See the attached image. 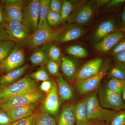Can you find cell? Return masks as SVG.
<instances>
[{"instance_id": "cell-49", "label": "cell", "mask_w": 125, "mask_h": 125, "mask_svg": "<svg viewBox=\"0 0 125 125\" xmlns=\"http://www.w3.org/2000/svg\"><path fill=\"white\" fill-rule=\"evenodd\" d=\"M116 31H121L125 32V27H121L119 29L117 30Z\"/></svg>"}, {"instance_id": "cell-13", "label": "cell", "mask_w": 125, "mask_h": 125, "mask_svg": "<svg viewBox=\"0 0 125 125\" xmlns=\"http://www.w3.org/2000/svg\"><path fill=\"white\" fill-rule=\"evenodd\" d=\"M104 62L103 58H97L85 63L78 70L75 79L76 82L87 79L97 73Z\"/></svg>"}, {"instance_id": "cell-40", "label": "cell", "mask_w": 125, "mask_h": 125, "mask_svg": "<svg viewBox=\"0 0 125 125\" xmlns=\"http://www.w3.org/2000/svg\"><path fill=\"white\" fill-rule=\"evenodd\" d=\"M54 82L50 80L43 81L39 86V90L41 92L48 93L51 90Z\"/></svg>"}, {"instance_id": "cell-16", "label": "cell", "mask_w": 125, "mask_h": 125, "mask_svg": "<svg viewBox=\"0 0 125 125\" xmlns=\"http://www.w3.org/2000/svg\"><path fill=\"white\" fill-rule=\"evenodd\" d=\"M38 103L17 106L6 112L12 122L30 116L33 114Z\"/></svg>"}, {"instance_id": "cell-43", "label": "cell", "mask_w": 125, "mask_h": 125, "mask_svg": "<svg viewBox=\"0 0 125 125\" xmlns=\"http://www.w3.org/2000/svg\"><path fill=\"white\" fill-rule=\"evenodd\" d=\"M114 57L116 62L121 63L125 65V51L118 53Z\"/></svg>"}, {"instance_id": "cell-8", "label": "cell", "mask_w": 125, "mask_h": 125, "mask_svg": "<svg viewBox=\"0 0 125 125\" xmlns=\"http://www.w3.org/2000/svg\"><path fill=\"white\" fill-rule=\"evenodd\" d=\"M6 26L10 40L16 45L23 47L31 32L22 22L18 21H7Z\"/></svg>"}, {"instance_id": "cell-50", "label": "cell", "mask_w": 125, "mask_h": 125, "mask_svg": "<svg viewBox=\"0 0 125 125\" xmlns=\"http://www.w3.org/2000/svg\"></svg>"}, {"instance_id": "cell-30", "label": "cell", "mask_w": 125, "mask_h": 125, "mask_svg": "<svg viewBox=\"0 0 125 125\" xmlns=\"http://www.w3.org/2000/svg\"><path fill=\"white\" fill-rule=\"evenodd\" d=\"M39 19L38 27L47 20V17L49 10L50 0H40Z\"/></svg>"}, {"instance_id": "cell-1", "label": "cell", "mask_w": 125, "mask_h": 125, "mask_svg": "<svg viewBox=\"0 0 125 125\" xmlns=\"http://www.w3.org/2000/svg\"><path fill=\"white\" fill-rule=\"evenodd\" d=\"M62 30L52 29L46 20L28 37L24 46L27 49L32 51L37 47L51 43L55 41Z\"/></svg>"}, {"instance_id": "cell-18", "label": "cell", "mask_w": 125, "mask_h": 125, "mask_svg": "<svg viewBox=\"0 0 125 125\" xmlns=\"http://www.w3.org/2000/svg\"><path fill=\"white\" fill-rule=\"evenodd\" d=\"M29 68L28 65H24L17 69L0 76V89L7 87L21 79Z\"/></svg>"}, {"instance_id": "cell-46", "label": "cell", "mask_w": 125, "mask_h": 125, "mask_svg": "<svg viewBox=\"0 0 125 125\" xmlns=\"http://www.w3.org/2000/svg\"><path fill=\"white\" fill-rule=\"evenodd\" d=\"M109 0H98L96 1V6L98 9L99 7H104L109 1Z\"/></svg>"}, {"instance_id": "cell-7", "label": "cell", "mask_w": 125, "mask_h": 125, "mask_svg": "<svg viewBox=\"0 0 125 125\" xmlns=\"http://www.w3.org/2000/svg\"><path fill=\"white\" fill-rule=\"evenodd\" d=\"M45 96V94L38 91L20 94L1 104L0 110L6 112L17 106L39 103L44 99Z\"/></svg>"}, {"instance_id": "cell-4", "label": "cell", "mask_w": 125, "mask_h": 125, "mask_svg": "<svg viewBox=\"0 0 125 125\" xmlns=\"http://www.w3.org/2000/svg\"><path fill=\"white\" fill-rule=\"evenodd\" d=\"M40 5V0H31L26 1L24 7L22 22L31 34L38 28Z\"/></svg>"}, {"instance_id": "cell-44", "label": "cell", "mask_w": 125, "mask_h": 125, "mask_svg": "<svg viewBox=\"0 0 125 125\" xmlns=\"http://www.w3.org/2000/svg\"><path fill=\"white\" fill-rule=\"evenodd\" d=\"M6 22L4 7L1 1H0V24Z\"/></svg>"}, {"instance_id": "cell-14", "label": "cell", "mask_w": 125, "mask_h": 125, "mask_svg": "<svg viewBox=\"0 0 125 125\" xmlns=\"http://www.w3.org/2000/svg\"><path fill=\"white\" fill-rule=\"evenodd\" d=\"M125 38V32L116 31L105 37L95 44L94 48L101 53L111 51L116 44Z\"/></svg>"}, {"instance_id": "cell-26", "label": "cell", "mask_w": 125, "mask_h": 125, "mask_svg": "<svg viewBox=\"0 0 125 125\" xmlns=\"http://www.w3.org/2000/svg\"><path fill=\"white\" fill-rule=\"evenodd\" d=\"M107 74L109 78H115L125 81V65L116 62L114 66L108 72Z\"/></svg>"}, {"instance_id": "cell-20", "label": "cell", "mask_w": 125, "mask_h": 125, "mask_svg": "<svg viewBox=\"0 0 125 125\" xmlns=\"http://www.w3.org/2000/svg\"><path fill=\"white\" fill-rule=\"evenodd\" d=\"M58 94L63 101L71 100L74 96L73 91L60 74L56 76Z\"/></svg>"}, {"instance_id": "cell-34", "label": "cell", "mask_w": 125, "mask_h": 125, "mask_svg": "<svg viewBox=\"0 0 125 125\" xmlns=\"http://www.w3.org/2000/svg\"><path fill=\"white\" fill-rule=\"evenodd\" d=\"M61 61H56L49 60L46 63V68L49 73L56 76L59 74Z\"/></svg>"}, {"instance_id": "cell-15", "label": "cell", "mask_w": 125, "mask_h": 125, "mask_svg": "<svg viewBox=\"0 0 125 125\" xmlns=\"http://www.w3.org/2000/svg\"><path fill=\"white\" fill-rule=\"evenodd\" d=\"M85 30L80 26L73 24L62 29L55 40L58 43H64L77 40L85 33Z\"/></svg>"}, {"instance_id": "cell-21", "label": "cell", "mask_w": 125, "mask_h": 125, "mask_svg": "<svg viewBox=\"0 0 125 125\" xmlns=\"http://www.w3.org/2000/svg\"><path fill=\"white\" fill-rule=\"evenodd\" d=\"M73 110L77 125H87L89 123L87 107L83 99L73 105Z\"/></svg>"}, {"instance_id": "cell-38", "label": "cell", "mask_w": 125, "mask_h": 125, "mask_svg": "<svg viewBox=\"0 0 125 125\" xmlns=\"http://www.w3.org/2000/svg\"><path fill=\"white\" fill-rule=\"evenodd\" d=\"M125 3V0H111L103 7L105 10L115 9L121 6Z\"/></svg>"}, {"instance_id": "cell-25", "label": "cell", "mask_w": 125, "mask_h": 125, "mask_svg": "<svg viewBox=\"0 0 125 125\" xmlns=\"http://www.w3.org/2000/svg\"><path fill=\"white\" fill-rule=\"evenodd\" d=\"M67 54L75 58H84L88 55V51L83 47L79 45H73L65 48Z\"/></svg>"}, {"instance_id": "cell-36", "label": "cell", "mask_w": 125, "mask_h": 125, "mask_svg": "<svg viewBox=\"0 0 125 125\" xmlns=\"http://www.w3.org/2000/svg\"><path fill=\"white\" fill-rule=\"evenodd\" d=\"M37 114L33 113L30 116L15 122L11 125H36V117Z\"/></svg>"}, {"instance_id": "cell-31", "label": "cell", "mask_w": 125, "mask_h": 125, "mask_svg": "<svg viewBox=\"0 0 125 125\" xmlns=\"http://www.w3.org/2000/svg\"><path fill=\"white\" fill-rule=\"evenodd\" d=\"M36 121V125H56L55 121L51 115L43 112L37 114Z\"/></svg>"}, {"instance_id": "cell-17", "label": "cell", "mask_w": 125, "mask_h": 125, "mask_svg": "<svg viewBox=\"0 0 125 125\" xmlns=\"http://www.w3.org/2000/svg\"><path fill=\"white\" fill-rule=\"evenodd\" d=\"M115 21L109 20L104 21L99 25L94 33L93 36V42L97 43L104 37L117 30Z\"/></svg>"}, {"instance_id": "cell-32", "label": "cell", "mask_w": 125, "mask_h": 125, "mask_svg": "<svg viewBox=\"0 0 125 125\" xmlns=\"http://www.w3.org/2000/svg\"><path fill=\"white\" fill-rule=\"evenodd\" d=\"M73 9V6L70 1L65 0L62 2L61 12V22L69 19Z\"/></svg>"}, {"instance_id": "cell-5", "label": "cell", "mask_w": 125, "mask_h": 125, "mask_svg": "<svg viewBox=\"0 0 125 125\" xmlns=\"http://www.w3.org/2000/svg\"><path fill=\"white\" fill-rule=\"evenodd\" d=\"M109 67V62H104L102 69L97 73L87 79L76 81V89L79 94L83 95L96 90L103 78L107 74Z\"/></svg>"}, {"instance_id": "cell-3", "label": "cell", "mask_w": 125, "mask_h": 125, "mask_svg": "<svg viewBox=\"0 0 125 125\" xmlns=\"http://www.w3.org/2000/svg\"><path fill=\"white\" fill-rule=\"evenodd\" d=\"M83 100L87 107L88 118L89 121H103L109 124L117 112L113 110L105 109L101 106L97 92L85 97Z\"/></svg>"}, {"instance_id": "cell-9", "label": "cell", "mask_w": 125, "mask_h": 125, "mask_svg": "<svg viewBox=\"0 0 125 125\" xmlns=\"http://www.w3.org/2000/svg\"><path fill=\"white\" fill-rule=\"evenodd\" d=\"M25 54L22 47L16 45L11 53L0 62V70L5 74L22 67L24 62Z\"/></svg>"}, {"instance_id": "cell-2", "label": "cell", "mask_w": 125, "mask_h": 125, "mask_svg": "<svg viewBox=\"0 0 125 125\" xmlns=\"http://www.w3.org/2000/svg\"><path fill=\"white\" fill-rule=\"evenodd\" d=\"M38 91L36 81L26 76L0 89V105L15 96Z\"/></svg>"}, {"instance_id": "cell-29", "label": "cell", "mask_w": 125, "mask_h": 125, "mask_svg": "<svg viewBox=\"0 0 125 125\" xmlns=\"http://www.w3.org/2000/svg\"><path fill=\"white\" fill-rule=\"evenodd\" d=\"M29 77L35 81H43L50 80L48 72L46 67L42 66L34 72L30 74Z\"/></svg>"}, {"instance_id": "cell-12", "label": "cell", "mask_w": 125, "mask_h": 125, "mask_svg": "<svg viewBox=\"0 0 125 125\" xmlns=\"http://www.w3.org/2000/svg\"><path fill=\"white\" fill-rule=\"evenodd\" d=\"M97 9L96 1H90L80 8L69 21L79 26L87 24L92 20Z\"/></svg>"}, {"instance_id": "cell-23", "label": "cell", "mask_w": 125, "mask_h": 125, "mask_svg": "<svg viewBox=\"0 0 125 125\" xmlns=\"http://www.w3.org/2000/svg\"><path fill=\"white\" fill-rule=\"evenodd\" d=\"M75 123L73 105H66L61 112L58 119V125H75Z\"/></svg>"}, {"instance_id": "cell-35", "label": "cell", "mask_w": 125, "mask_h": 125, "mask_svg": "<svg viewBox=\"0 0 125 125\" xmlns=\"http://www.w3.org/2000/svg\"><path fill=\"white\" fill-rule=\"evenodd\" d=\"M109 125H125V109L117 112Z\"/></svg>"}, {"instance_id": "cell-39", "label": "cell", "mask_w": 125, "mask_h": 125, "mask_svg": "<svg viewBox=\"0 0 125 125\" xmlns=\"http://www.w3.org/2000/svg\"><path fill=\"white\" fill-rule=\"evenodd\" d=\"M62 3L58 0H52L50 2L49 9L52 11L61 14Z\"/></svg>"}, {"instance_id": "cell-41", "label": "cell", "mask_w": 125, "mask_h": 125, "mask_svg": "<svg viewBox=\"0 0 125 125\" xmlns=\"http://www.w3.org/2000/svg\"><path fill=\"white\" fill-rule=\"evenodd\" d=\"M10 40L5 23L0 24V42Z\"/></svg>"}, {"instance_id": "cell-28", "label": "cell", "mask_w": 125, "mask_h": 125, "mask_svg": "<svg viewBox=\"0 0 125 125\" xmlns=\"http://www.w3.org/2000/svg\"><path fill=\"white\" fill-rule=\"evenodd\" d=\"M45 46V52L49 60L56 61H60L61 52L59 47L51 43Z\"/></svg>"}, {"instance_id": "cell-19", "label": "cell", "mask_w": 125, "mask_h": 125, "mask_svg": "<svg viewBox=\"0 0 125 125\" xmlns=\"http://www.w3.org/2000/svg\"><path fill=\"white\" fill-rule=\"evenodd\" d=\"M61 65L62 74L67 80L71 81L75 79L78 69L74 61L67 57H63Z\"/></svg>"}, {"instance_id": "cell-37", "label": "cell", "mask_w": 125, "mask_h": 125, "mask_svg": "<svg viewBox=\"0 0 125 125\" xmlns=\"http://www.w3.org/2000/svg\"><path fill=\"white\" fill-rule=\"evenodd\" d=\"M125 51V38L119 42L110 51V52L111 55L114 57L118 53Z\"/></svg>"}, {"instance_id": "cell-33", "label": "cell", "mask_w": 125, "mask_h": 125, "mask_svg": "<svg viewBox=\"0 0 125 125\" xmlns=\"http://www.w3.org/2000/svg\"><path fill=\"white\" fill-rule=\"evenodd\" d=\"M47 21L50 26H55L61 23V14L52 11L49 9L47 17Z\"/></svg>"}, {"instance_id": "cell-47", "label": "cell", "mask_w": 125, "mask_h": 125, "mask_svg": "<svg viewBox=\"0 0 125 125\" xmlns=\"http://www.w3.org/2000/svg\"><path fill=\"white\" fill-rule=\"evenodd\" d=\"M121 19L122 27H125V6L123 7V10L121 14Z\"/></svg>"}, {"instance_id": "cell-6", "label": "cell", "mask_w": 125, "mask_h": 125, "mask_svg": "<svg viewBox=\"0 0 125 125\" xmlns=\"http://www.w3.org/2000/svg\"><path fill=\"white\" fill-rule=\"evenodd\" d=\"M98 96L99 102L104 108L117 112L125 109L122 96L110 91L106 86L99 89Z\"/></svg>"}, {"instance_id": "cell-24", "label": "cell", "mask_w": 125, "mask_h": 125, "mask_svg": "<svg viewBox=\"0 0 125 125\" xmlns=\"http://www.w3.org/2000/svg\"><path fill=\"white\" fill-rule=\"evenodd\" d=\"M106 87L111 92L122 96L125 87V81L116 78H111Z\"/></svg>"}, {"instance_id": "cell-10", "label": "cell", "mask_w": 125, "mask_h": 125, "mask_svg": "<svg viewBox=\"0 0 125 125\" xmlns=\"http://www.w3.org/2000/svg\"><path fill=\"white\" fill-rule=\"evenodd\" d=\"M26 1L24 0H1L6 21L15 20L22 22L24 7Z\"/></svg>"}, {"instance_id": "cell-27", "label": "cell", "mask_w": 125, "mask_h": 125, "mask_svg": "<svg viewBox=\"0 0 125 125\" xmlns=\"http://www.w3.org/2000/svg\"><path fill=\"white\" fill-rule=\"evenodd\" d=\"M16 45L11 40H6L0 42V62L8 57Z\"/></svg>"}, {"instance_id": "cell-48", "label": "cell", "mask_w": 125, "mask_h": 125, "mask_svg": "<svg viewBox=\"0 0 125 125\" xmlns=\"http://www.w3.org/2000/svg\"><path fill=\"white\" fill-rule=\"evenodd\" d=\"M122 98H123V101H124V103H125V89H124V90H123V94H122Z\"/></svg>"}, {"instance_id": "cell-45", "label": "cell", "mask_w": 125, "mask_h": 125, "mask_svg": "<svg viewBox=\"0 0 125 125\" xmlns=\"http://www.w3.org/2000/svg\"><path fill=\"white\" fill-rule=\"evenodd\" d=\"M87 125H109L107 122H105V121L93 120H90L89 123Z\"/></svg>"}, {"instance_id": "cell-11", "label": "cell", "mask_w": 125, "mask_h": 125, "mask_svg": "<svg viewBox=\"0 0 125 125\" xmlns=\"http://www.w3.org/2000/svg\"><path fill=\"white\" fill-rule=\"evenodd\" d=\"M60 108V101L56 83L54 82L51 90L47 93L41 105L43 113L57 115Z\"/></svg>"}, {"instance_id": "cell-42", "label": "cell", "mask_w": 125, "mask_h": 125, "mask_svg": "<svg viewBox=\"0 0 125 125\" xmlns=\"http://www.w3.org/2000/svg\"><path fill=\"white\" fill-rule=\"evenodd\" d=\"M12 122L6 112L0 110V125H10Z\"/></svg>"}, {"instance_id": "cell-22", "label": "cell", "mask_w": 125, "mask_h": 125, "mask_svg": "<svg viewBox=\"0 0 125 125\" xmlns=\"http://www.w3.org/2000/svg\"><path fill=\"white\" fill-rule=\"evenodd\" d=\"M29 60L32 64L36 66H42L46 64L49 59L45 52V45L37 47L32 50Z\"/></svg>"}]
</instances>
